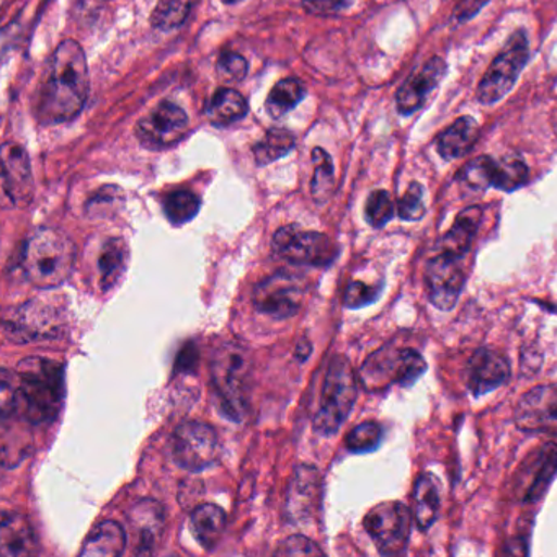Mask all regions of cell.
Returning <instances> with one entry per match:
<instances>
[{"label": "cell", "mask_w": 557, "mask_h": 557, "mask_svg": "<svg viewBox=\"0 0 557 557\" xmlns=\"http://www.w3.org/2000/svg\"><path fill=\"white\" fill-rule=\"evenodd\" d=\"M89 89V67L83 47L74 40L63 41L54 50L38 86V122L58 125L76 118L86 105Z\"/></svg>", "instance_id": "6da1fadb"}, {"label": "cell", "mask_w": 557, "mask_h": 557, "mask_svg": "<svg viewBox=\"0 0 557 557\" xmlns=\"http://www.w3.org/2000/svg\"><path fill=\"white\" fill-rule=\"evenodd\" d=\"M64 400V366L54 359L30 356L15 371V416L30 426L56 419Z\"/></svg>", "instance_id": "7a4b0ae2"}, {"label": "cell", "mask_w": 557, "mask_h": 557, "mask_svg": "<svg viewBox=\"0 0 557 557\" xmlns=\"http://www.w3.org/2000/svg\"><path fill=\"white\" fill-rule=\"evenodd\" d=\"M76 264V245L60 229L40 228L27 239L22 268L34 287L53 290L69 280Z\"/></svg>", "instance_id": "3957f363"}, {"label": "cell", "mask_w": 557, "mask_h": 557, "mask_svg": "<svg viewBox=\"0 0 557 557\" xmlns=\"http://www.w3.org/2000/svg\"><path fill=\"white\" fill-rule=\"evenodd\" d=\"M210 371L219 413L232 422H242L251 391L252 359L248 350L239 343H225L213 355Z\"/></svg>", "instance_id": "277c9868"}, {"label": "cell", "mask_w": 557, "mask_h": 557, "mask_svg": "<svg viewBox=\"0 0 557 557\" xmlns=\"http://www.w3.org/2000/svg\"><path fill=\"white\" fill-rule=\"evenodd\" d=\"M67 330V309L58 298H37L5 317L4 333L14 343L60 339Z\"/></svg>", "instance_id": "5b68a950"}, {"label": "cell", "mask_w": 557, "mask_h": 557, "mask_svg": "<svg viewBox=\"0 0 557 557\" xmlns=\"http://www.w3.org/2000/svg\"><path fill=\"white\" fill-rule=\"evenodd\" d=\"M356 394L358 383L352 365L345 356H333L324 380L319 410L314 417V430L324 436L339 432L340 427L349 419Z\"/></svg>", "instance_id": "8992f818"}, {"label": "cell", "mask_w": 557, "mask_h": 557, "mask_svg": "<svg viewBox=\"0 0 557 557\" xmlns=\"http://www.w3.org/2000/svg\"><path fill=\"white\" fill-rule=\"evenodd\" d=\"M426 369V359L417 350L383 346L363 363L359 381L368 391L384 390L390 384L409 388Z\"/></svg>", "instance_id": "52a82bcc"}, {"label": "cell", "mask_w": 557, "mask_h": 557, "mask_svg": "<svg viewBox=\"0 0 557 557\" xmlns=\"http://www.w3.org/2000/svg\"><path fill=\"white\" fill-rule=\"evenodd\" d=\"M528 58L530 50L527 34L523 30L515 31L482 77L478 87L479 102L492 105L504 99L514 89L518 76L527 66Z\"/></svg>", "instance_id": "ba28073f"}, {"label": "cell", "mask_w": 557, "mask_h": 557, "mask_svg": "<svg viewBox=\"0 0 557 557\" xmlns=\"http://www.w3.org/2000/svg\"><path fill=\"white\" fill-rule=\"evenodd\" d=\"M172 456L181 469L205 471L221 458L218 433L208 423L197 420L183 422L172 436Z\"/></svg>", "instance_id": "9c48e42d"}, {"label": "cell", "mask_w": 557, "mask_h": 557, "mask_svg": "<svg viewBox=\"0 0 557 557\" xmlns=\"http://www.w3.org/2000/svg\"><path fill=\"white\" fill-rule=\"evenodd\" d=\"M274 252L290 264L319 268L329 267L339 255V249L326 235L306 231L298 225L278 229Z\"/></svg>", "instance_id": "30bf717a"}, {"label": "cell", "mask_w": 557, "mask_h": 557, "mask_svg": "<svg viewBox=\"0 0 557 557\" xmlns=\"http://www.w3.org/2000/svg\"><path fill=\"white\" fill-rule=\"evenodd\" d=\"M413 514L401 502H384L366 514L363 527L384 556L404 553L410 537Z\"/></svg>", "instance_id": "8fae6325"}, {"label": "cell", "mask_w": 557, "mask_h": 557, "mask_svg": "<svg viewBox=\"0 0 557 557\" xmlns=\"http://www.w3.org/2000/svg\"><path fill=\"white\" fill-rule=\"evenodd\" d=\"M306 284L298 275L278 271L265 278L254 290V304L258 313L274 319H290L303 307Z\"/></svg>", "instance_id": "7c38bea8"}, {"label": "cell", "mask_w": 557, "mask_h": 557, "mask_svg": "<svg viewBox=\"0 0 557 557\" xmlns=\"http://www.w3.org/2000/svg\"><path fill=\"white\" fill-rule=\"evenodd\" d=\"M465 258L436 251L426 267V284L436 309L450 311L458 303L465 288Z\"/></svg>", "instance_id": "4fadbf2b"}, {"label": "cell", "mask_w": 557, "mask_h": 557, "mask_svg": "<svg viewBox=\"0 0 557 557\" xmlns=\"http://www.w3.org/2000/svg\"><path fill=\"white\" fill-rule=\"evenodd\" d=\"M189 129V116L172 102H162L136 125V136L144 148H170Z\"/></svg>", "instance_id": "5bb4252c"}, {"label": "cell", "mask_w": 557, "mask_h": 557, "mask_svg": "<svg viewBox=\"0 0 557 557\" xmlns=\"http://www.w3.org/2000/svg\"><path fill=\"white\" fill-rule=\"evenodd\" d=\"M515 423L523 432L557 433V384L523 394L515 407Z\"/></svg>", "instance_id": "9a60e30c"}, {"label": "cell", "mask_w": 557, "mask_h": 557, "mask_svg": "<svg viewBox=\"0 0 557 557\" xmlns=\"http://www.w3.org/2000/svg\"><path fill=\"white\" fill-rule=\"evenodd\" d=\"M2 187L12 205L27 206L34 197L30 159L21 144L2 145Z\"/></svg>", "instance_id": "2e32d148"}, {"label": "cell", "mask_w": 557, "mask_h": 557, "mask_svg": "<svg viewBox=\"0 0 557 557\" xmlns=\"http://www.w3.org/2000/svg\"><path fill=\"white\" fill-rule=\"evenodd\" d=\"M320 498V474L314 466H298L288 485L287 515L291 523L304 524L316 514Z\"/></svg>", "instance_id": "e0dca14e"}, {"label": "cell", "mask_w": 557, "mask_h": 557, "mask_svg": "<svg viewBox=\"0 0 557 557\" xmlns=\"http://www.w3.org/2000/svg\"><path fill=\"white\" fill-rule=\"evenodd\" d=\"M510 378V363L504 353L494 349H479L469 359L468 387L476 397L484 396L507 383Z\"/></svg>", "instance_id": "ac0fdd59"}, {"label": "cell", "mask_w": 557, "mask_h": 557, "mask_svg": "<svg viewBox=\"0 0 557 557\" xmlns=\"http://www.w3.org/2000/svg\"><path fill=\"white\" fill-rule=\"evenodd\" d=\"M557 474V445L546 443L530 458V466L523 465L518 495L524 504H533L546 494L553 479Z\"/></svg>", "instance_id": "d6986e66"}, {"label": "cell", "mask_w": 557, "mask_h": 557, "mask_svg": "<svg viewBox=\"0 0 557 557\" xmlns=\"http://www.w3.org/2000/svg\"><path fill=\"white\" fill-rule=\"evenodd\" d=\"M446 73V64L442 58H432L426 66L420 67L397 90V112L403 116L414 115L422 109L429 93L439 87Z\"/></svg>", "instance_id": "ffe728a7"}, {"label": "cell", "mask_w": 557, "mask_h": 557, "mask_svg": "<svg viewBox=\"0 0 557 557\" xmlns=\"http://www.w3.org/2000/svg\"><path fill=\"white\" fill-rule=\"evenodd\" d=\"M129 524L136 537V554H154L164 536L165 514L159 502L144 498L129 511Z\"/></svg>", "instance_id": "44dd1931"}, {"label": "cell", "mask_w": 557, "mask_h": 557, "mask_svg": "<svg viewBox=\"0 0 557 557\" xmlns=\"http://www.w3.org/2000/svg\"><path fill=\"white\" fill-rule=\"evenodd\" d=\"M37 549L30 521L21 514L5 511L0 524V553L4 557H27Z\"/></svg>", "instance_id": "7402d4cb"}, {"label": "cell", "mask_w": 557, "mask_h": 557, "mask_svg": "<svg viewBox=\"0 0 557 557\" xmlns=\"http://www.w3.org/2000/svg\"><path fill=\"white\" fill-rule=\"evenodd\" d=\"M482 210L479 206H471L459 213L458 218L453 223L452 229L440 239L436 251L455 257L465 258L478 236L479 223H481Z\"/></svg>", "instance_id": "603a6c76"}, {"label": "cell", "mask_w": 557, "mask_h": 557, "mask_svg": "<svg viewBox=\"0 0 557 557\" xmlns=\"http://www.w3.org/2000/svg\"><path fill=\"white\" fill-rule=\"evenodd\" d=\"M479 136V126L472 116H461L440 135L436 141L440 155L445 161L465 157Z\"/></svg>", "instance_id": "cb8c5ba5"}, {"label": "cell", "mask_w": 557, "mask_h": 557, "mask_svg": "<svg viewBox=\"0 0 557 557\" xmlns=\"http://www.w3.org/2000/svg\"><path fill=\"white\" fill-rule=\"evenodd\" d=\"M126 533L116 521H102L84 543L80 556L118 557L125 553Z\"/></svg>", "instance_id": "d4e9b609"}, {"label": "cell", "mask_w": 557, "mask_h": 557, "mask_svg": "<svg viewBox=\"0 0 557 557\" xmlns=\"http://www.w3.org/2000/svg\"><path fill=\"white\" fill-rule=\"evenodd\" d=\"M413 502V514L417 527L420 531L430 530V527L439 518L440 494L435 478L429 472L417 478L416 484H414Z\"/></svg>", "instance_id": "484cf974"}, {"label": "cell", "mask_w": 557, "mask_h": 557, "mask_svg": "<svg viewBox=\"0 0 557 557\" xmlns=\"http://www.w3.org/2000/svg\"><path fill=\"white\" fill-rule=\"evenodd\" d=\"M197 541L205 549H215L226 530V514L218 505L205 504L195 508L190 520Z\"/></svg>", "instance_id": "4316f807"}, {"label": "cell", "mask_w": 557, "mask_h": 557, "mask_svg": "<svg viewBox=\"0 0 557 557\" xmlns=\"http://www.w3.org/2000/svg\"><path fill=\"white\" fill-rule=\"evenodd\" d=\"M248 112L249 106L244 96H241L238 90L229 89V87L216 90L215 96L206 106V116H208L210 122L218 126L231 125V123L244 118Z\"/></svg>", "instance_id": "83f0119b"}, {"label": "cell", "mask_w": 557, "mask_h": 557, "mask_svg": "<svg viewBox=\"0 0 557 557\" xmlns=\"http://www.w3.org/2000/svg\"><path fill=\"white\" fill-rule=\"evenodd\" d=\"M128 264V248L123 239L113 238L103 245L99 258L100 283L103 291L116 287Z\"/></svg>", "instance_id": "f1b7e54d"}, {"label": "cell", "mask_w": 557, "mask_h": 557, "mask_svg": "<svg viewBox=\"0 0 557 557\" xmlns=\"http://www.w3.org/2000/svg\"><path fill=\"white\" fill-rule=\"evenodd\" d=\"M24 417H2V463L5 468H14L28 455L30 435L22 432L21 422Z\"/></svg>", "instance_id": "f546056e"}, {"label": "cell", "mask_w": 557, "mask_h": 557, "mask_svg": "<svg viewBox=\"0 0 557 557\" xmlns=\"http://www.w3.org/2000/svg\"><path fill=\"white\" fill-rule=\"evenodd\" d=\"M304 93H306V90H304L300 80L293 79V77L280 80L268 93L267 103H265L268 115L271 118H281V116L287 115L304 99Z\"/></svg>", "instance_id": "4dcf8cb0"}, {"label": "cell", "mask_w": 557, "mask_h": 557, "mask_svg": "<svg viewBox=\"0 0 557 557\" xmlns=\"http://www.w3.org/2000/svg\"><path fill=\"white\" fill-rule=\"evenodd\" d=\"M165 216L172 225L180 226L192 221L200 212V199L189 190H175L164 199Z\"/></svg>", "instance_id": "1f68e13d"}, {"label": "cell", "mask_w": 557, "mask_h": 557, "mask_svg": "<svg viewBox=\"0 0 557 557\" xmlns=\"http://www.w3.org/2000/svg\"><path fill=\"white\" fill-rule=\"evenodd\" d=\"M314 168L313 185L311 192L317 203H326L332 197L336 189V175H333V164L330 155L324 149L316 148L313 151Z\"/></svg>", "instance_id": "d6a6232c"}, {"label": "cell", "mask_w": 557, "mask_h": 557, "mask_svg": "<svg viewBox=\"0 0 557 557\" xmlns=\"http://www.w3.org/2000/svg\"><path fill=\"white\" fill-rule=\"evenodd\" d=\"M294 148V138L287 129H270L261 142L254 145L257 165H268L287 155Z\"/></svg>", "instance_id": "836d02e7"}, {"label": "cell", "mask_w": 557, "mask_h": 557, "mask_svg": "<svg viewBox=\"0 0 557 557\" xmlns=\"http://www.w3.org/2000/svg\"><path fill=\"white\" fill-rule=\"evenodd\" d=\"M193 0H157L152 12V27L159 30H174L183 25L192 11Z\"/></svg>", "instance_id": "e575fe53"}, {"label": "cell", "mask_w": 557, "mask_h": 557, "mask_svg": "<svg viewBox=\"0 0 557 557\" xmlns=\"http://www.w3.org/2000/svg\"><path fill=\"white\" fill-rule=\"evenodd\" d=\"M528 167L520 159H504L495 161L492 187L502 192H514L528 181Z\"/></svg>", "instance_id": "d590c367"}, {"label": "cell", "mask_w": 557, "mask_h": 557, "mask_svg": "<svg viewBox=\"0 0 557 557\" xmlns=\"http://www.w3.org/2000/svg\"><path fill=\"white\" fill-rule=\"evenodd\" d=\"M381 440H383V429L380 423L363 422L350 430L345 445L352 453H369L380 446Z\"/></svg>", "instance_id": "8d00e7d4"}, {"label": "cell", "mask_w": 557, "mask_h": 557, "mask_svg": "<svg viewBox=\"0 0 557 557\" xmlns=\"http://www.w3.org/2000/svg\"><path fill=\"white\" fill-rule=\"evenodd\" d=\"M495 159L481 155L474 161L466 164L459 170L458 178L463 183L468 185L472 190H485L492 187V175H494Z\"/></svg>", "instance_id": "74e56055"}, {"label": "cell", "mask_w": 557, "mask_h": 557, "mask_svg": "<svg viewBox=\"0 0 557 557\" xmlns=\"http://www.w3.org/2000/svg\"><path fill=\"white\" fill-rule=\"evenodd\" d=\"M366 221L374 228H384L394 216V203L387 190H377L366 200Z\"/></svg>", "instance_id": "f35d334b"}, {"label": "cell", "mask_w": 557, "mask_h": 557, "mask_svg": "<svg viewBox=\"0 0 557 557\" xmlns=\"http://www.w3.org/2000/svg\"><path fill=\"white\" fill-rule=\"evenodd\" d=\"M397 213L404 221H419V219H422V216L426 215L422 185L417 183V181L410 183L409 189L397 203Z\"/></svg>", "instance_id": "ab89813d"}, {"label": "cell", "mask_w": 557, "mask_h": 557, "mask_svg": "<svg viewBox=\"0 0 557 557\" xmlns=\"http://www.w3.org/2000/svg\"><path fill=\"white\" fill-rule=\"evenodd\" d=\"M383 291V284H366L363 281H352L345 290V303L350 309L368 306L375 303Z\"/></svg>", "instance_id": "60d3db41"}, {"label": "cell", "mask_w": 557, "mask_h": 557, "mask_svg": "<svg viewBox=\"0 0 557 557\" xmlns=\"http://www.w3.org/2000/svg\"><path fill=\"white\" fill-rule=\"evenodd\" d=\"M216 71L225 83H242L248 76L249 64L241 54L226 53L219 58Z\"/></svg>", "instance_id": "b9f144b4"}, {"label": "cell", "mask_w": 557, "mask_h": 557, "mask_svg": "<svg viewBox=\"0 0 557 557\" xmlns=\"http://www.w3.org/2000/svg\"><path fill=\"white\" fill-rule=\"evenodd\" d=\"M278 556H322V549L303 534H294L281 543Z\"/></svg>", "instance_id": "7bdbcfd3"}, {"label": "cell", "mask_w": 557, "mask_h": 557, "mask_svg": "<svg viewBox=\"0 0 557 557\" xmlns=\"http://www.w3.org/2000/svg\"><path fill=\"white\" fill-rule=\"evenodd\" d=\"M352 0H303L304 8L313 14L329 15L343 11Z\"/></svg>", "instance_id": "ee69618b"}, {"label": "cell", "mask_w": 557, "mask_h": 557, "mask_svg": "<svg viewBox=\"0 0 557 557\" xmlns=\"http://www.w3.org/2000/svg\"><path fill=\"white\" fill-rule=\"evenodd\" d=\"M118 197H122V190L116 187H105L100 190L99 195L93 197L87 205V212L89 215H96V213H102L103 206H109V203H118Z\"/></svg>", "instance_id": "f6af8a7d"}, {"label": "cell", "mask_w": 557, "mask_h": 557, "mask_svg": "<svg viewBox=\"0 0 557 557\" xmlns=\"http://www.w3.org/2000/svg\"><path fill=\"white\" fill-rule=\"evenodd\" d=\"M197 365H199V352H197L195 346H187V349L181 350L177 358V369L193 371Z\"/></svg>", "instance_id": "bcb514c9"}, {"label": "cell", "mask_w": 557, "mask_h": 557, "mask_svg": "<svg viewBox=\"0 0 557 557\" xmlns=\"http://www.w3.org/2000/svg\"><path fill=\"white\" fill-rule=\"evenodd\" d=\"M225 4H236V2H241V0H223Z\"/></svg>", "instance_id": "7dc6e473"}]
</instances>
